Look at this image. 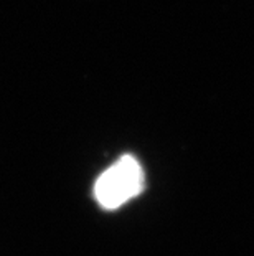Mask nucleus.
<instances>
[{
    "label": "nucleus",
    "instance_id": "nucleus-1",
    "mask_svg": "<svg viewBox=\"0 0 254 256\" xmlns=\"http://www.w3.org/2000/svg\"><path fill=\"white\" fill-rule=\"evenodd\" d=\"M145 187V174L134 156H122L94 184V198L104 210H116L136 198Z\"/></svg>",
    "mask_w": 254,
    "mask_h": 256
}]
</instances>
